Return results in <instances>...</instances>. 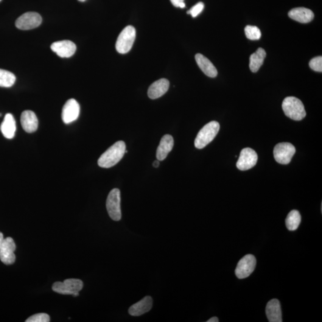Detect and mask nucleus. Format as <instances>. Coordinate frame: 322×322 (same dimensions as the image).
<instances>
[{
  "label": "nucleus",
  "instance_id": "26",
  "mask_svg": "<svg viewBox=\"0 0 322 322\" xmlns=\"http://www.w3.org/2000/svg\"><path fill=\"white\" fill-rule=\"evenodd\" d=\"M50 321V316L46 313H38V314L33 315L26 321L27 322H49Z\"/></svg>",
  "mask_w": 322,
  "mask_h": 322
},
{
  "label": "nucleus",
  "instance_id": "6",
  "mask_svg": "<svg viewBox=\"0 0 322 322\" xmlns=\"http://www.w3.org/2000/svg\"><path fill=\"white\" fill-rule=\"evenodd\" d=\"M106 208L109 216L114 221L121 219V193L118 189L111 190L106 201Z\"/></svg>",
  "mask_w": 322,
  "mask_h": 322
},
{
  "label": "nucleus",
  "instance_id": "13",
  "mask_svg": "<svg viewBox=\"0 0 322 322\" xmlns=\"http://www.w3.org/2000/svg\"><path fill=\"white\" fill-rule=\"evenodd\" d=\"M51 49L53 52L57 53L59 57L62 58H68L75 54L77 46L71 41L63 40L53 43Z\"/></svg>",
  "mask_w": 322,
  "mask_h": 322
},
{
  "label": "nucleus",
  "instance_id": "3",
  "mask_svg": "<svg viewBox=\"0 0 322 322\" xmlns=\"http://www.w3.org/2000/svg\"><path fill=\"white\" fill-rule=\"evenodd\" d=\"M220 130V124L217 121H211L206 124L198 133L195 141V147L203 149L214 139Z\"/></svg>",
  "mask_w": 322,
  "mask_h": 322
},
{
  "label": "nucleus",
  "instance_id": "25",
  "mask_svg": "<svg viewBox=\"0 0 322 322\" xmlns=\"http://www.w3.org/2000/svg\"><path fill=\"white\" fill-rule=\"evenodd\" d=\"M246 37L250 40H259L262 36L261 30L256 26L248 25L245 29Z\"/></svg>",
  "mask_w": 322,
  "mask_h": 322
},
{
  "label": "nucleus",
  "instance_id": "24",
  "mask_svg": "<svg viewBox=\"0 0 322 322\" xmlns=\"http://www.w3.org/2000/svg\"><path fill=\"white\" fill-rule=\"evenodd\" d=\"M16 80L15 75L13 73L0 69V87L11 88L15 84Z\"/></svg>",
  "mask_w": 322,
  "mask_h": 322
},
{
  "label": "nucleus",
  "instance_id": "17",
  "mask_svg": "<svg viewBox=\"0 0 322 322\" xmlns=\"http://www.w3.org/2000/svg\"><path fill=\"white\" fill-rule=\"evenodd\" d=\"M291 19L302 24L309 23L314 19V13L309 8L297 7L293 8L288 13Z\"/></svg>",
  "mask_w": 322,
  "mask_h": 322
},
{
  "label": "nucleus",
  "instance_id": "16",
  "mask_svg": "<svg viewBox=\"0 0 322 322\" xmlns=\"http://www.w3.org/2000/svg\"><path fill=\"white\" fill-rule=\"evenodd\" d=\"M153 304L152 298L150 296L145 297L137 302L130 307L128 310L129 314L133 316H139L145 314L152 309Z\"/></svg>",
  "mask_w": 322,
  "mask_h": 322
},
{
  "label": "nucleus",
  "instance_id": "4",
  "mask_svg": "<svg viewBox=\"0 0 322 322\" xmlns=\"http://www.w3.org/2000/svg\"><path fill=\"white\" fill-rule=\"evenodd\" d=\"M83 282L78 279H66L63 282H57L53 285L52 290L55 292L63 295H79L80 291L83 289Z\"/></svg>",
  "mask_w": 322,
  "mask_h": 322
},
{
  "label": "nucleus",
  "instance_id": "10",
  "mask_svg": "<svg viewBox=\"0 0 322 322\" xmlns=\"http://www.w3.org/2000/svg\"><path fill=\"white\" fill-rule=\"evenodd\" d=\"M16 246L12 237H7L0 246V260L6 265L13 264L16 260V256L14 252Z\"/></svg>",
  "mask_w": 322,
  "mask_h": 322
},
{
  "label": "nucleus",
  "instance_id": "34",
  "mask_svg": "<svg viewBox=\"0 0 322 322\" xmlns=\"http://www.w3.org/2000/svg\"><path fill=\"white\" fill-rule=\"evenodd\" d=\"M1 1V0H0V1Z\"/></svg>",
  "mask_w": 322,
  "mask_h": 322
},
{
  "label": "nucleus",
  "instance_id": "30",
  "mask_svg": "<svg viewBox=\"0 0 322 322\" xmlns=\"http://www.w3.org/2000/svg\"><path fill=\"white\" fill-rule=\"evenodd\" d=\"M219 320L217 317H213L211 319H209L208 321H207V322H218Z\"/></svg>",
  "mask_w": 322,
  "mask_h": 322
},
{
  "label": "nucleus",
  "instance_id": "8",
  "mask_svg": "<svg viewBox=\"0 0 322 322\" xmlns=\"http://www.w3.org/2000/svg\"><path fill=\"white\" fill-rule=\"evenodd\" d=\"M256 259L253 255L248 254L237 263L235 274L237 278L245 279L250 276L256 266Z\"/></svg>",
  "mask_w": 322,
  "mask_h": 322
},
{
  "label": "nucleus",
  "instance_id": "5",
  "mask_svg": "<svg viewBox=\"0 0 322 322\" xmlns=\"http://www.w3.org/2000/svg\"><path fill=\"white\" fill-rule=\"evenodd\" d=\"M136 35V29L133 26L126 27L117 37L116 43L117 52L121 54L130 52L135 41Z\"/></svg>",
  "mask_w": 322,
  "mask_h": 322
},
{
  "label": "nucleus",
  "instance_id": "27",
  "mask_svg": "<svg viewBox=\"0 0 322 322\" xmlns=\"http://www.w3.org/2000/svg\"><path fill=\"white\" fill-rule=\"evenodd\" d=\"M310 68L316 72H322V57H318L312 59L309 63Z\"/></svg>",
  "mask_w": 322,
  "mask_h": 322
},
{
  "label": "nucleus",
  "instance_id": "20",
  "mask_svg": "<svg viewBox=\"0 0 322 322\" xmlns=\"http://www.w3.org/2000/svg\"><path fill=\"white\" fill-rule=\"evenodd\" d=\"M195 59L199 67L207 76L211 78L217 77V70L208 58L203 55L197 54L195 56Z\"/></svg>",
  "mask_w": 322,
  "mask_h": 322
},
{
  "label": "nucleus",
  "instance_id": "19",
  "mask_svg": "<svg viewBox=\"0 0 322 322\" xmlns=\"http://www.w3.org/2000/svg\"><path fill=\"white\" fill-rule=\"evenodd\" d=\"M173 137L169 135V134H166V135L163 136L161 140L157 150H156V158H157L158 160H164L173 149Z\"/></svg>",
  "mask_w": 322,
  "mask_h": 322
},
{
  "label": "nucleus",
  "instance_id": "15",
  "mask_svg": "<svg viewBox=\"0 0 322 322\" xmlns=\"http://www.w3.org/2000/svg\"><path fill=\"white\" fill-rule=\"evenodd\" d=\"M170 88L169 81L162 78L155 81L148 89V96L151 99H156L167 93Z\"/></svg>",
  "mask_w": 322,
  "mask_h": 322
},
{
  "label": "nucleus",
  "instance_id": "33",
  "mask_svg": "<svg viewBox=\"0 0 322 322\" xmlns=\"http://www.w3.org/2000/svg\"><path fill=\"white\" fill-rule=\"evenodd\" d=\"M78 1H81V2H84L86 0H78Z\"/></svg>",
  "mask_w": 322,
  "mask_h": 322
},
{
  "label": "nucleus",
  "instance_id": "29",
  "mask_svg": "<svg viewBox=\"0 0 322 322\" xmlns=\"http://www.w3.org/2000/svg\"><path fill=\"white\" fill-rule=\"evenodd\" d=\"M171 2L176 7H180L183 8L186 7V4L184 2V0H170Z\"/></svg>",
  "mask_w": 322,
  "mask_h": 322
},
{
  "label": "nucleus",
  "instance_id": "23",
  "mask_svg": "<svg viewBox=\"0 0 322 322\" xmlns=\"http://www.w3.org/2000/svg\"><path fill=\"white\" fill-rule=\"evenodd\" d=\"M301 222V217L297 210H293L289 214L285 220L287 228L290 231H296L298 229Z\"/></svg>",
  "mask_w": 322,
  "mask_h": 322
},
{
  "label": "nucleus",
  "instance_id": "32",
  "mask_svg": "<svg viewBox=\"0 0 322 322\" xmlns=\"http://www.w3.org/2000/svg\"><path fill=\"white\" fill-rule=\"evenodd\" d=\"M153 167L155 168H158L159 165V161H155V162H153Z\"/></svg>",
  "mask_w": 322,
  "mask_h": 322
},
{
  "label": "nucleus",
  "instance_id": "21",
  "mask_svg": "<svg viewBox=\"0 0 322 322\" xmlns=\"http://www.w3.org/2000/svg\"><path fill=\"white\" fill-rule=\"evenodd\" d=\"M0 129L5 138L12 139L15 137L16 124L15 119L12 114H7L5 115Z\"/></svg>",
  "mask_w": 322,
  "mask_h": 322
},
{
  "label": "nucleus",
  "instance_id": "18",
  "mask_svg": "<svg viewBox=\"0 0 322 322\" xmlns=\"http://www.w3.org/2000/svg\"><path fill=\"white\" fill-rule=\"evenodd\" d=\"M266 316L270 322H282L281 304L278 299H271L265 308Z\"/></svg>",
  "mask_w": 322,
  "mask_h": 322
},
{
  "label": "nucleus",
  "instance_id": "28",
  "mask_svg": "<svg viewBox=\"0 0 322 322\" xmlns=\"http://www.w3.org/2000/svg\"><path fill=\"white\" fill-rule=\"evenodd\" d=\"M204 8V4L203 2H199L198 3L195 5L194 6H193L191 9L189 10L187 13L189 14V15H191L193 18H196V17H197L202 12H203Z\"/></svg>",
  "mask_w": 322,
  "mask_h": 322
},
{
  "label": "nucleus",
  "instance_id": "14",
  "mask_svg": "<svg viewBox=\"0 0 322 322\" xmlns=\"http://www.w3.org/2000/svg\"><path fill=\"white\" fill-rule=\"evenodd\" d=\"M21 122L22 128L27 133H31L37 130L38 120L33 111H24L21 115Z\"/></svg>",
  "mask_w": 322,
  "mask_h": 322
},
{
  "label": "nucleus",
  "instance_id": "12",
  "mask_svg": "<svg viewBox=\"0 0 322 322\" xmlns=\"http://www.w3.org/2000/svg\"><path fill=\"white\" fill-rule=\"evenodd\" d=\"M80 107L79 103L74 99H71L67 101L63 106L61 118L64 124H68L70 123L76 121L80 116Z\"/></svg>",
  "mask_w": 322,
  "mask_h": 322
},
{
  "label": "nucleus",
  "instance_id": "22",
  "mask_svg": "<svg viewBox=\"0 0 322 322\" xmlns=\"http://www.w3.org/2000/svg\"><path fill=\"white\" fill-rule=\"evenodd\" d=\"M266 57L265 50L262 48L258 49L256 53L251 55L250 58V68L253 72H257L262 66Z\"/></svg>",
  "mask_w": 322,
  "mask_h": 322
},
{
  "label": "nucleus",
  "instance_id": "2",
  "mask_svg": "<svg viewBox=\"0 0 322 322\" xmlns=\"http://www.w3.org/2000/svg\"><path fill=\"white\" fill-rule=\"evenodd\" d=\"M282 109L285 116L295 121H300L306 116L303 103L295 97L285 98L283 101Z\"/></svg>",
  "mask_w": 322,
  "mask_h": 322
},
{
  "label": "nucleus",
  "instance_id": "1",
  "mask_svg": "<svg viewBox=\"0 0 322 322\" xmlns=\"http://www.w3.org/2000/svg\"><path fill=\"white\" fill-rule=\"evenodd\" d=\"M126 150L124 142H117L103 153L98 160L99 166L104 169L113 167L121 160Z\"/></svg>",
  "mask_w": 322,
  "mask_h": 322
},
{
  "label": "nucleus",
  "instance_id": "11",
  "mask_svg": "<svg viewBox=\"0 0 322 322\" xmlns=\"http://www.w3.org/2000/svg\"><path fill=\"white\" fill-rule=\"evenodd\" d=\"M257 161L258 155L255 150L251 148H245L240 152L236 167L241 171L248 170L256 165Z\"/></svg>",
  "mask_w": 322,
  "mask_h": 322
},
{
  "label": "nucleus",
  "instance_id": "31",
  "mask_svg": "<svg viewBox=\"0 0 322 322\" xmlns=\"http://www.w3.org/2000/svg\"><path fill=\"white\" fill-rule=\"evenodd\" d=\"M4 239L3 234L1 232H0V246H1V243L3 242Z\"/></svg>",
  "mask_w": 322,
  "mask_h": 322
},
{
  "label": "nucleus",
  "instance_id": "9",
  "mask_svg": "<svg viewBox=\"0 0 322 322\" xmlns=\"http://www.w3.org/2000/svg\"><path fill=\"white\" fill-rule=\"evenodd\" d=\"M42 18L40 14L36 12H27L17 19L16 27L21 30H29L40 26Z\"/></svg>",
  "mask_w": 322,
  "mask_h": 322
},
{
  "label": "nucleus",
  "instance_id": "7",
  "mask_svg": "<svg viewBox=\"0 0 322 322\" xmlns=\"http://www.w3.org/2000/svg\"><path fill=\"white\" fill-rule=\"evenodd\" d=\"M295 152V147L290 143H280L274 147L273 155L277 162L287 165L290 163Z\"/></svg>",
  "mask_w": 322,
  "mask_h": 322
}]
</instances>
